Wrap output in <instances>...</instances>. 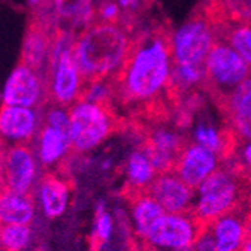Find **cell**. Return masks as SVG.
I'll use <instances>...</instances> for the list:
<instances>
[{
	"instance_id": "obj_24",
	"label": "cell",
	"mask_w": 251,
	"mask_h": 251,
	"mask_svg": "<svg viewBox=\"0 0 251 251\" xmlns=\"http://www.w3.org/2000/svg\"><path fill=\"white\" fill-rule=\"evenodd\" d=\"M196 138L201 145H203L205 148L211 150L212 152H215L218 155L220 147H222V141H220V133L215 129L209 127V126H201L196 132Z\"/></svg>"
},
{
	"instance_id": "obj_12",
	"label": "cell",
	"mask_w": 251,
	"mask_h": 251,
	"mask_svg": "<svg viewBox=\"0 0 251 251\" xmlns=\"http://www.w3.org/2000/svg\"><path fill=\"white\" fill-rule=\"evenodd\" d=\"M217 169V154L201 144L185 147L175 165L174 172L190 188L196 190L199 185Z\"/></svg>"
},
{
	"instance_id": "obj_3",
	"label": "cell",
	"mask_w": 251,
	"mask_h": 251,
	"mask_svg": "<svg viewBox=\"0 0 251 251\" xmlns=\"http://www.w3.org/2000/svg\"><path fill=\"white\" fill-rule=\"evenodd\" d=\"M199 201L190 215L199 223L211 226L217 218L238 208L251 195V187L226 166L217 168L198 188Z\"/></svg>"
},
{
	"instance_id": "obj_26",
	"label": "cell",
	"mask_w": 251,
	"mask_h": 251,
	"mask_svg": "<svg viewBox=\"0 0 251 251\" xmlns=\"http://www.w3.org/2000/svg\"><path fill=\"white\" fill-rule=\"evenodd\" d=\"M195 251H217L215 238L211 226L199 236V239L195 244Z\"/></svg>"
},
{
	"instance_id": "obj_27",
	"label": "cell",
	"mask_w": 251,
	"mask_h": 251,
	"mask_svg": "<svg viewBox=\"0 0 251 251\" xmlns=\"http://www.w3.org/2000/svg\"><path fill=\"white\" fill-rule=\"evenodd\" d=\"M238 251H251V220L245 222V236Z\"/></svg>"
},
{
	"instance_id": "obj_9",
	"label": "cell",
	"mask_w": 251,
	"mask_h": 251,
	"mask_svg": "<svg viewBox=\"0 0 251 251\" xmlns=\"http://www.w3.org/2000/svg\"><path fill=\"white\" fill-rule=\"evenodd\" d=\"M5 187L18 195H28L38 176V162L35 152L27 144L8 147L0 157Z\"/></svg>"
},
{
	"instance_id": "obj_18",
	"label": "cell",
	"mask_w": 251,
	"mask_h": 251,
	"mask_svg": "<svg viewBox=\"0 0 251 251\" xmlns=\"http://www.w3.org/2000/svg\"><path fill=\"white\" fill-rule=\"evenodd\" d=\"M72 151L71 145V130L58 129L47 123L42 124L39 133V160L42 166L51 168L61 162L68 152Z\"/></svg>"
},
{
	"instance_id": "obj_1",
	"label": "cell",
	"mask_w": 251,
	"mask_h": 251,
	"mask_svg": "<svg viewBox=\"0 0 251 251\" xmlns=\"http://www.w3.org/2000/svg\"><path fill=\"white\" fill-rule=\"evenodd\" d=\"M174 57V35L168 24L139 28L120 69L106 79L112 100L136 114L166 96Z\"/></svg>"
},
{
	"instance_id": "obj_5",
	"label": "cell",
	"mask_w": 251,
	"mask_h": 251,
	"mask_svg": "<svg viewBox=\"0 0 251 251\" xmlns=\"http://www.w3.org/2000/svg\"><path fill=\"white\" fill-rule=\"evenodd\" d=\"M71 145L76 152L88 151L105 141L111 132L120 127V117L114 102H76L69 109Z\"/></svg>"
},
{
	"instance_id": "obj_21",
	"label": "cell",
	"mask_w": 251,
	"mask_h": 251,
	"mask_svg": "<svg viewBox=\"0 0 251 251\" xmlns=\"http://www.w3.org/2000/svg\"><path fill=\"white\" fill-rule=\"evenodd\" d=\"M42 209L48 218H55L65 212L69 202V187L58 176L48 174L44 176L39 187Z\"/></svg>"
},
{
	"instance_id": "obj_15",
	"label": "cell",
	"mask_w": 251,
	"mask_h": 251,
	"mask_svg": "<svg viewBox=\"0 0 251 251\" xmlns=\"http://www.w3.org/2000/svg\"><path fill=\"white\" fill-rule=\"evenodd\" d=\"M250 198V196H248ZM248 198L229 214L217 218L211 225L217 251H238L245 236V215Z\"/></svg>"
},
{
	"instance_id": "obj_6",
	"label": "cell",
	"mask_w": 251,
	"mask_h": 251,
	"mask_svg": "<svg viewBox=\"0 0 251 251\" xmlns=\"http://www.w3.org/2000/svg\"><path fill=\"white\" fill-rule=\"evenodd\" d=\"M215 42L211 24L199 6L174 35L172 65L185 68H205L208 52Z\"/></svg>"
},
{
	"instance_id": "obj_4",
	"label": "cell",
	"mask_w": 251,
	"mask_h": 251,
	"mask_svg": "<svg viewBox=\"0 0 251 251\" xmlns=\"http://www.w3.org/2000/svg\"><path fill=\"white\" fill-rule=\"evenodd\" d=\"M250 75L251 69L242 57L223 41L215 39L205 60L203 82V93L214 100L215 106H223Z\"/></svg>"
},
{
	"instance_id": "obj_10",
	"label": "cell",
	"mask_w": 251,
	"mask_h": 251,
	"mask_svg": "<svg viewBox=\"0 0 251 251\" xmlns=\"http://www.w3.org/2000/svg\"><path fill=\"white\" fill-rule=\"evenodd\" d=\"M3 105L23 108L45 106L47 96L41 75L23 63H18L5 85Z\"/></svg>"
},
{
	"instance_id": "obj_14",
	"label": "cell",
	"mask_w": 251,
	"mask_h": 251,
	"mask_svg": "<svg viewBox=\"0 0 251 251\" xmlns=\"http://www.w3.org/2000/svg\"><path fill=\"white\" fill-rule=\"evenodd\" d=\"M38 123L39 118L31 109L3 105L0 108V139L8 145L27 144L35 136Z\"/></svg>"
},
{
	"instance_id": "obj_11",
	"label": "cell",
	"mask_w": 251,
	"mask_h": 251,
	"mask_svg": "<svg viewBox=\"0 0 251 251\" xmlns=\"http://www.w3.org/2000/svg\"><path fill=\"white\" fill-rule=\"evenodd\" d=\"M168 214H190L195 190L179 179L175 172L159 174L145 190Z\"/></svg>"
},
{
	"instance_id": "obj_23",
	"label": "cell",
	"mask_w": 251,
	"mask_h": 251,
	"mask_svg": "<svg viewBox=\"0 0 251 251\" xmlns=\"http://www.w3.org/2000/svg\"><path fill=\"white\" fill-rule=\"evenodd\" d=\"M30 236V227L25 225L0 226V248L3 251H23L27 247Z\"/></svg>"
},
{
	"instance_id": "obj_25",
	"label": "cell",
	"mask_w": 251,
	"mask_h": 251,
	"mask_svg": "<svg viewBox=\"0 0 251 251\" xmlns=\"http://www.w3.org/2000/svg\"><path fill=\"white\" fill-rule=\"evenodd\" d=\"M111 235V218L108 214L102 212V206L98 211V220H96V242L98 247L105 242Z\"/></svg>"
},
{
	"instance_id": "obj_8",
	"label": "cell",
	"mask_w": 251,
	"mask_h": 251,
	"mask_svg": "<svg viewBox=\"0 0 251 251\" xmlns=\"http://www.w3.org/2000/svg\"><path fill=\"white\" fill-rule=\"evenodd\" d=\"M72 47L63 50L57 65L45 85L47 102L60 108H68L79 100L82 91V78L74 58Z\"/></svg>"
},
{
	"instance_id": "obj_7",
	"label": "cell",
	"mask_w": 251,
	"mask_h": 251,
	"mask_svg": "<svg viewBox=\"0 0 251 251\" xmlns=\"http://www.w3.org/2000/svg\"><path fill=\"white\" fill-rule=\"evenodd\" d=\"M190 214H165L147 232L145 241L154 247L181 248L195 245L199 236L208 229Z\"/></svg>"
},
{
	"instance_id": "obj_29",
	"label": "cell",
	"mask_w": 251,
	"mask_h": 251,
	"mask_svg": "<svg viewBox=\"0 0 251 251\" xmlns=\"http://www.w3.org/2000/svg\"><path fill=\"white\" fill-rule=\"evenodd\" d=\"M5 188V176H3V169H2V165H0V192H2Z\"/></svg>"
},
{
	"instance_id": "obj_30",
	"label": "cell",
	"mask_w": 251,
	"mask_h": 251,
	"mask_svg": "<svg viewBox=\"0 0 251 251\" xmlns=\"http://www.w3.org/2000/svg\"><path fill=\"white\" fill-rule=\"evenodd\" d=\"M175 251H195V245H187V247L175 248Z\"/></svg>"
},
{
	"instance_id": "obj_17",
	"label": "cell",
	"mask_w": 251,
	"mask_h": 251,
	"mask_svg": "<svg viewBox=\"0 0 251 251\" xmlns=\"http://www.w3.org/2000/svg\"><path fill=\"white\" fill-rule=\"evenodd\" d=\"M209 24L215 39L233 48L251 69V23L226 18Z\"/></svg>"
},
{
	"instance_id": "obj_13",
	"label": "cell",
	"mask_w": 251,
	"mask_h": 251,
	"mask_svg": "<svg viewBox=\"0 0 251 251\" xmlns=\"http://www.w3.org/2000/svg\"><path fill=\"white\" fill-rule=\"evenodd\" d=\"M226 126L242 141H251V75L220 106Z\"/></svg>"
},
{
	"instance_id": "obj_16",
	"label": "cell",
	"mask_w": 251,
	"mask_h": 251,
	"mask_svg": "<svg viewBox=\"0 0 251 251\" xmlns=\"http://www.w3.org/2000/svg\"><path fill=\"white\" fill-rule=\"evenodd\" d=\"M50 39L51 36L41 27V24L33 17H30L25 27L20 63L41 74L47 65Z\"/></svg>"
},
{
	"instance_id": "obj_28",
	"label": "cell",
	"mask_w": 251,
	"mask_h": 251,
	"mask_svg": "<svg viewBox=\"0 0 251 251\" xmlns=\"http://www.w3.org/2000/svg\"><path fill=\"white\" fill-rule=\"evenodd\" d=\"M132 251H157L154 245H151L148 241L139 238V241L136 244H133V250Z\"/></svg>"
},
{
	"instance_id": "obj_20",
	"label": "cell",
	"mask_w": 251,
	"mask_h": 251,
	"mask_svg": "<svg viewBox=\"0 0 251 251\" xmlns=\"http://www.w3.org/2000/svg\"><path fill=\"white\" fill-rule=\"evenodd\" d=\"M35 215V202L30 195H18L5 187L0 192V226L28 225Z\"/></svg>"
},
{
	"instance_id": "obj_19",
	"label": "cell",
	"mask_w": 251,
	"mask_h": 251,
	"mask_svg": "<svg viewBox=\"0 0 251 251\" xmlns=\"http://www.w3.org/2000/svg\"><path fill=\"white\" fill-rule=\"evenodd\" d=\"M159 175L152 166L148 155L139 148L135 151L127 163V184H126L123 195L124 198L130 201L132 198L145 193V190L150 187V184Z\"/></svg>"
},
{
	"instance_id": "obj_22",
	"label": "cell",
	"mask_w": 251,
	"mask_h": 251,
	"mask_svg": "<svg viewBox=\"0 0 251 251\" xmlns=\"http://www.w3.org/2000/svg\"><path fill=\"white\" fill-rule=\"evenodd\" d=\"M129 202L132 205V215L135 220L138 235L139 238H145L150 227L155 223V220L165 215L166 211L147 193H141L132 198Z\"/></svg>"
},
{
	"instance_id": "obj_2",
	"label": "cell",
	"mask_w": 251,
	"mask_h": 251,
	"mask_svg": "<svg viewBox=\"0 0 251 251\" xmlns=\"http://www.w3.org/2000/svg\"><path fill=\"white\" fill-rule=\"evenodd\" d=\"M132 39L133 35L121 24L102 21H94L76 36L72 52L82 78V91L109 79L120 69Z\"/></svg>"
}]
</instances>
